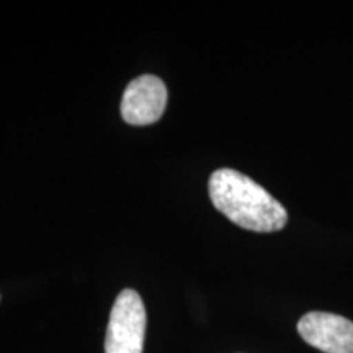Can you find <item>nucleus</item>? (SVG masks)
I'll use <instances>...</instances> for the list:
<instances>
[{"instance_id":"obj_2","label":"nucleus","mask_w":353,"mask_h":353,"mask_svg":"<svg viewBox=\"0 0 353 353\" xmlns=\"http://www.w3.org/2000/svg\"><path fill=\"white\" fill-rule=\"evenodd\" d=\"M145 307L134 290H123L114 301L105 337V353H143Z\"/></svg>"},{"instance_id":"obj_4","label":"nucleus","mask_w":353,"mask_h":353,"mask_svg":"<svg viewBox=\"0 0 353 353\" xmlns=\"http://www.w3.org/2000/svg\"><path fill=\"white\" fill-rule=\"evenodd\" d=\"M303 341L324 353H353V322L332 312H307L298 322Z\"/></svg>"},{"instance_id":"obj_1","label":"nucleus","mask_w":353,"mask_h":353,"mask_svg":"<svg viewBox=\"0 0 353 353\" xmlns=\"http://www.w3.org/2000/svg\"><path fill=\"white\" fill-rule=\"evenodd\" d=\"M214 208L242 229L276 232L288 223V213L280 201L250 176L234 169H219L208 182Z\"/></svg>"},{"instance_id":"obj_3","label":"nucleus","mask_w":353,"mask_h":353,"mask_svg":"<svg viewBox=\"0 0 353 353\" xmlns=\"http://www.w3.org/2000/svg\"><path fill=\"white\" fill-rule=\"evenodd\" d=\"M167 107V87L151 74L130 82L121 100V117L128 125L148 126L159 121Z\"/></svg>"}]
</instances>
